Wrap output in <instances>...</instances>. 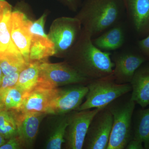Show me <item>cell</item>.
<instances>
[{
  "label": "cell",
  "instance_id": "6da1fadb",
  "mask_svg": "<svg viewBox=\"0 0 149 149\" xmlns=\"http://www.w3.org/2000/svg\"><path fill=\"white\" fill-rule=\"evenodd\" d=\"M92 37L91 33L84 29L74 48L73 61L69 64L91 80L112 74L114 67L110 52H104L97 47Z\"/></svg>",
  "mask_w": 149,
  "mask_h": 149
},
{
  "label": "cell",
  "instance_id": "7a4b0ae2",
  "mask_svg": "<svg viewBox=\"0 0 149 149\" xmlns=\"http://www.w3.org/2000/svg\"><path fill=\"white\" fill-rule=\"evenodd\" d=\"M124 9L123 0H86L77 18L93 37L115 24Z\"/></svg>",
  "mask_w": 149,
  "mask_h": 149
},
{
  "label": "cell",
  "instance_id": "3957f363",
  "mask_svg": "<svg viewBox=\"0 0 149 149\" xmlns=\"http://www.w3.org/2000/svg\"><path fill=\"white\" fill-rule=\"evenodd\" d=\"M121 96L107 107L113 118L112 128L107 149H124L132 138V119L136 103Z\"/></svg>",
  "mask_w": 149,
  "mask_h": 149
},
{
  "label": "cell",
  "instance_id": "277c9868",
  "mask_svg": "<svg viewBox=\"0 0 149 149\" xmlns=\"http://www.w3.org/2000/svg\"><path fill=\"white\" fill-rule=\"evenodd\" d=\"M87 86L88 92L85 96L86 100L76 111L104 108L132 90L130 83H116L113 73L105 77L92 80Z\"/></svg>",
  "mask_w": 149,
  "mask_h": 149
},
{
  "label": "cell",
  "instance_id": "5b68a950",
  "mask_svg": "<svg viewBox=\"0 0 149 149\" xmlns=\"http://www.w3.org/2000/svg\"><path fill=\"white\" fill-rule=\"evenodd\" d=\"M37 85L46 88H55L68 85L86 84L91 80L79 73L67 62L49 63L40 61Z\"/></svg>",
  "mask_w": 149,
  "mask_h": 149
},
{
  "label": "cell",
  "instance_id": "8992f818",
  "mask_svg": "<svg viewBox=\"0 0 149 149\" xmlns=\"http://www.w3.org/2000/svg\"><path fill=\"white\" fill-rule=\"evenodd\" d=\"M113 122L112 115L107 107L100 110L89 125L83 148L107 149Z\"/></svg>",
  "mask_w": 149,
  "mask_h": 149
},
{
  "label": "cell",
  "instance_id": "52a82bcc",
  "mask_svg": "<svg viewBox=\"0 0 149 149\" xmlns=\"http://www.w3.org/2000/svg\"><path fill=\"white\" fill-rule=\"evenodd\" d=\"M81 24L77 17H61L54 22L48 36L54 44L56 54L63 53L72 47L80 35Z\"/></svg>",
  "mask_w": 149,
  "mask_h": 149
},
{
  "label": "cell",
  "instance_id": "ba28073f",
  "mask_svg": "<svg viewBox=\"0 0 149 149\" xmlns=\"http://www.w3.org/2000/svg\"><path fill=\"white\" fill-rule=\"evenodd\" d=\"M101 109L95 108L70 113L65 136V142L68 148H83L89 125L93 118Z\"/></svg>",
  "mask_w": 149,
  "mask_h": 149
},
{
  "label": "cell",
  "instance_id": "9c48e42d",
  "mask_svg": "<svg viewBox=\"0 0 149 149\" xmlns=\"http://www.w3.org/2000/svg\"><path fill=\"white\" fill-rule=\"evenodd\" d=\"M88 92L87 86L77 84L59 89L47 111V114L62 115L76 111Z\"/></svg>",
  "mask_w": 149,
  "mask_h": 149
},
{
  "label": "cell",
  "instance_id": "30bf717a",
  "mask_svg": "<svg viewBox=\"0 0 149 149\" xmlns=\"http://www.w3.org/2000/svg\"><path fill=\"white\" fill-rule=\"evenodd\" d=\"M32 22L19 11L12 12L10 18V35L13 42L27 63L30 62L29 49L32 39L30 28Z\"/></svg>",
  "mask_w": 149,
  "mask_h": 149
},
{
  "label": "cell",
  "instance_id": "8fae6325",
  "mask_svg": "<svg viewBox=\"0 0 149 149\" xmlns=\"http://www.w3.org/2000/svg\"><path fill=\"white\" fill-rule=\"evenodd\" d=\"M59 88H46L37 85L26 95L19 113L22 114L34 113H42L47 114L48 108L53 100Z\"/></svg>",
  "mask_w": 149,
  "mask_h": 149
},
{
  "label": "cell",
  "instance_id": "7c38bea8",
  "mask_svg": "<svg viewBox=\"0 0 149 149\" xmlns=\"http://www.w3.org/2000/svg\"><path fill=\"white\" fill-rule=\"evenodd\" d=\"M111 59L114 64L115 81L119 84L130 83L135 72L146 61L140 55L127 52L115 54Z\"/></svg>",
  "mask_w": 149,
  "mask_h": 149
},
{
  "label": "cell",
  "instance_id": "4fadbf2b",
  "mask_svg": "<svg viewBox=\"0 0 149 149\" xmlns=\"http://www.w3.org/2000/svg\"><path fill=\"white\" fill-rule=\"evenodd\" d=\"M134 29L139 34L149 33V0H123Z\"/></svg>",
  "mask_w": 149,
  "mask_h": 149
},
{
  "label": "cell",
  "instance_id": "5bb4252c",
  "mask_svg": "<svg viewBox=\"0 0 149 149\" xmlns=\"http://www.w3.org/2000/svg\"><path fill=\"white\" fill-rule=\"evenodd\" d=\"M12 12L10 5L5 0H0V57L8 54L20 53L11 37Z\"/></svg>",
  "mask_w": 149,
  "mask_h": 149
},
{
  "label": "cell",
  "instance_id": "9a60e30c",
  "mask_svg": "<svg viewBox=\"0 0 149 149\" xmlns=\"http://www.w3.org/2000/svg\"><path fill=\"white\" fill-rule=\"evenodd\" d=\"M130 98L142 108L149 106V65L140 67L130 83Z\"/></svg>",
  "mask_w": 149,
  "mask_h": 149
},
{
  "label": "cell",
  "instance_id": "2e32d148",
  "mask_svg": "<svg viewBox=\"0 0 149 149\" xmlns=\"http://www.w3.org/2000/svg\"><path fill=\"white\" fill-rule=\"evenodd\" d=\"M17 112L18 114V136L24 146H29L33 143L40 123L47 114L34 113L22 114Z\"/></svg>",
  "mask_w": 149,
  "mask_h": 149
},
{
  "label": "cell",
  "instance_id": "e0dca14e",
  "mask_svg": "<svg viewBox=\"0 0 149 149\" xmlns=\"http://www.w3.org/2000/svg\"><path fill=\"white\" fill-rule=\"evenodd\" d=\"M125 41L124 31L120 26H115L93 40L97 47L104 52L116 50L121 47Z\"/></svg>",
  "mask_w": 149,
  "mask_h": 149
},
{
  "label": "cell",
  "instance_id": "ac0fdd59",
  "mask_svg": "<svg viewBox=\"0 0 149 149\" xmlns=\"http://www.w3.org/2000/svg\"><path fill=\"white\" fill-rule=\"evenodd\" d=\"M55 54L54 44L48 35H32L29 49L30 61H46V59Z\"/></svg>",
  "mask_w": 149,
  "mask_h": 149
},
{
  "label": "cell",
  "instance_id": "d6986e66",
  "mask_svg": "<svg viewBox=\"0 0 149 149\" xmlns=\"http://www.w3.org/2000/svg\"><path fill=\"white\" fill-rule=\"evenodd\" d=\"M40 61H30L19 72L15 86L27 95L37 85L39 77Z\"/></svg>",
  "mask_w": 149,
  "mask_h": 149
},
{
  "label": "cell",
  "instance_id": "ffe728a7",
  "mask_svg": "<svg viewBox=\"0 0 149 149\" xmlns=\"http://www.w3.org/2000/svg\"><path fill=\"white\" fill-rule=\"evenodd\" d=\"M26 95L16 86L0 90V111L18 110Z\"/></svg>",
  "mask_w": 149,
  "mask_h": 149
},
{
  "label": "cell",
  "instance_id": "44dd1931",
  "mask_svg": "<svg viewBox=\"0 0 149 149\" xmlns=\"http://www.w3.org/2000/svg\"><path fill=\"white\" fill-rule=\"evenodd\" d=\"M132 139L141 141L144 149H149V108L138 112Z\"/></svg>",
  "mask_w": 149,
  "mask_h": 149
},
{
  "label": "cell",
  "instance_id": "7402d4cb",
  "mask_svg": "<svg viewBox=\"0 0 149 149\" xmlns=\"http://www.w3.org/2000/svg\"><path fill=\"white\" fill-rule=\"evenodd\" d=\"M18 114L16 111H0V134L6 140L18 135Z\"/></svg>",
  "mask_w": 149,
  "mask_h": 149
},
{
  "label": "cell",
  "instance_id": "603a6c76",
  "mask_svg": "<svg viewBox=\"0 0 149 149\" xmlns=\"http://www.w3.org/2000/svg\"><path fill=\"white\" fill-rule=\"evenodd\" d=\"M29 63L21 54H10L0 57V67L3 75L20 72Z\"/></svg>",
  "mask_w": 149,
  "mask_h": 149
},
{
  "label": "cell",
  "instance_id": "cb8c5ba5",
  "mask_svg": "<svg viewBox=\"0 0 149 149\" xmlns=\"http://www.w3.org/2000/svg\"><path fill=\"white\" fill-rule=\"evenodd\" d=\"M62 115L56 123L55 128L50 136L46 146L48 149H60L64 143L65 136L68 124L69 114Z\"/></svg>",
  "mask_w": 149,
  "mask_h": 149
},
{
  "label": "cell",
  "instance_id": "d4e9b609",
  "mask_svg": "<svg viewBox=\"0 0 149 149\" xmlns=\"http://www.w3.org/2000/svg\"><path fill=\"white\" fill-rule=\"evenodd\" d=\"M19 72H16L3 75L0 86V90L7 89L15 86L18 80Z\"/></svg>",
  "mask_w": 149,
  "mask_h": 149
},
{
  "label": "cell",
  "instance_id": "484cf974",
  "mask_svg": "<svg viewBox=\"0 0 149 149\" xmlns=\"http://www.w3.org/2000/svg\"><path fill=\"white\" fill-rule=\"evenodd\" d=\"M45 18L46 15H43L39 19L32 22L30 28V32L32 35H47L44 30Z\"/></svg>",
  "mask_w": 149,
  "mask_h": 149
},
{
  "label": "cell",
  "instance_id": "4316f807",
  "mask_svg": "<svg viewBox=\"0 0 149 149\" xmlns=\"http://www.w3.org/2000/svg\"><path fill=\"white\" fill-rule=\"evenodd\" d=\"M24 146L23 143L18 135L8 139L1 146L0 149H16L21 148Z\"/></svg>",
  "mask_w": 149,
  "mask_h": 149
},
{
  "label": "cell",
  "instance_id": "83f0119b",
  "mask_svg": "<svg viewBox=\"0 0 149 149\" xmlns=\"http://www.w3.org/2000/svg\"><path fill=\"white\" fill-rule=\"evenodd\" d=\"M146 38L139 41L138 45L141 52L149 58V33Z\"/></svg>",
  "mask_w": 149,
  "mask_h": 149
},
{
  "label": "cell",
  "instance_id": "f1b7e54d",
  "mask_svg": "<svg viewBox=\"0 0 149 149\" xmlns=\"http://www.w3.org/2000/svg\"><path fill=\"white\" fill-rule=\"evenodd\" d=\"M125 149H143V144L141 141L132 139L128 142Z\"/></svg>",
  "mask_w": 149,
  "mask_h": 149
},
{
  "label": "cell",
  "instance_id": "f546056e",
  "mask_svg": "<svg viewBox=\"0 0 149 149\" xmlns=\"http://www.w3.org/2000/svg\"><path fill=\"white\" fill-rule=\"evenodd\" d=\"M65 3L72 8H74L76 7L77 5L78 0H63Z\"/></svg>",
  "mask_w": 149,
  "mask_h": 149
},
{
  "label": "cell",
  "instance_id": "4dcf8cb0",
  "mask_svg": "<svg viewBox=\"0 0 149 149\" xmlns=\"http://www.w3.org/2000/svg\"><path fill=\"white\" fill-rule=\"evenodd\" d=\"M6 139L4 137L0 134V147L2 145L6 142Z\"/></svg>",
  "mask_w": 149,
  "mask_h": 149
},
{
  "label": "cell",
  "instance_id": "1f68e13d",
  "mask_svg": "<svg viewBox=\"0 0 149 149\" xmlns=\"http://www.w3.org/2000/svg\"><path fill=\"white\" fill-rule=\"evenodd\" d=\"M3 76V74L2 71L1 69V67H0V86H1V83Z\"/></svg>",
  "mask_w": 149,
  "mask_h": 149
}]
</instances>
